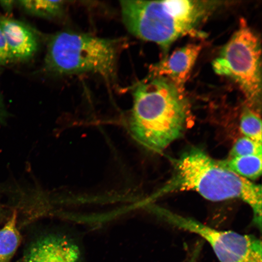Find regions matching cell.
<instances>
[{"label": "cell", "instance_id": "cell-1", "mask_svg": "<svg viewBox=\"0 0 262 262\" xmlns=\"http://www.w3.org/2000/svg\"><path fill=\"white\" fill-rule=\"evenodd\" d=\"M133 97L130 128L139 143L161 151L182 135L190 114L183 91L165 78L148 76L136 86Z\"/></svg>", "mask_w": 262, "mask_h": 262}, {"label": "cell", "instance_id": "cell-2", "mask_svg": "<svg viewBox=\"0 0 262 262\" xmlns=\"http://www.w3.org/2000/svg\"><path fill=\"white\" fill-rule=\"evenodd\" d=\"M120 2L123 21L129 32L156 43L164 53L182 36H204L198 28L219 3L191 0Z\"/></svg>", "mask_w": 262, "mask_h": 262}, {"label": "cell", "instance_id": "cell-3", "mask_svg": "<svg viewBox=\"0 0 262 262\" xmlns=\"http://www.w3.org/2000/svg\"><path fill=\"white\" fill-rule=\"evenodd\" d=\"M173 164L172 177L163 192L191 190L212 201L241 199L250 206L253 221L261 230V185L238 175L197 148L184 152Z\"/></svg>", "mask_w": 262, "mask_h": 262}, {"label": "cell", "instance_id": "cell-4", "mask_svg": "<svg viewBox=\"0 0 262 262\" xmlns=\"http://www.w3.org/2000/svg\"><path fill=\"white\" fill-rule=\"evenodd\" d=\"M116 56L114 40L63 31L49 39L44 67L55 76L91 72L110 78L115 74Z\"/></svg>", "mask_w": 262, "mask_h": 262}, {"label": "cell", "instance_id": "cell-5", "mask_svg": "<svg viewBox=\"0 0 262 262\" xmlns=\"http://www.w3.org/2000/svg\"><path fill=\"white\" fill-rule=\"evenodd\" d=\"M212 67L215 73L233 80L252 107L261 109V44L244 19L213 61Z\"/></svg>", "mask_w": 262, "mask_h": 262}, {"label": "cell", "instance_id": "cell-6", "mask_svg": "<svg viewBox=\"0 0 262 262\" xmlns=\"http://www.w3.org/2000/svg\"><path fill=\"white\" fill-rule=\"evenodd\" d=\"M161 213L171 225L197 234L206 240L220 262H262V241L255 236L217 230L166 210Z\"/></svg>", "mask_w": 262, "mask_h": 262}, {"label": "cell", "instance_id": "cell-7", "mask_svg": "<svg viewBox=\"0 0 262 262\" xmlns=\"http://www.w3.org/2000/svg\"><path fill=\"white\" fill-rule=\"evenodd\" d=\"M201 50V45L196 44L180 48L150 66L149 76L165 78L183 91Z\"/></svg>", "mask_w": 262, "mask_h": 262}, {"label": "cell", "instance_id": "cell-8", "mask_svg": "<svg viewBox=\"0 0 262 262\" xmlns=\"http://www.w3.org/2000/svg\"><path fill=\"white\" fill-rule=\"evenodd\" d=\"M79 247L68 238L59 235L40 238L30 246L22 262H81Z\"/></svg>", "mask_w": 262, "mask_h": 262}, {"label": "cell", "instance_id": "cell-9", "mask_svg": "<svg viewBox=\"0 0 262 262\" xmlns=\"http://www.w3.org/2000/svg\"><path fill=\"white\" fill-rule=\"evenodd\" d=\"M0 27L13 59L26 60L36 53L38 40L34 31L28 26L18 20L1 16Z\"/></svg>", "mask_w": 262, "mask_h": 262}, {"label": "cell", "instance_id": "cell-10", "mask_svg": "<svg viewBox=\"0 0 262 262\" xmlns=\"http://www.w3.org/2000/svg\"><path fill=\"white\" fill-rule=\"evenodd\" d=\"M262 154L250 155L219 161L225 167L248 180H255L262 174Z\"/></svg>", "mask_w": 262, "mask_h": 262}, {"label": "cell", "instance_id": "cell-11", "mask_svg": "<svg viewBox=\"0 0 262 262\" xmlns=\"http://www.w3.org/2000/svg\"><path fill=\"white\" fill-rule=\"evenodd\" d=\"M16 213L14 211L10 219L0 229V262H10L20 241L16 227Z\"/></svg>", "mask_w": 262, "mask_h": 262}, {"label": "cell", "instance_id": "cell-12", "mask_svg": "<svg viewBox=\"0 0 262 262\" xmlns=\"http://www.w3.org/2000/svg\"><path fill=\"white\" fill-rule=\"evenodd\" d=\"M17 2L28 13L47 18L61 16L65 5L63 0H25Z\"/></svg>", "mask_w": 262, "mask_h": 262}, {"label": "cell", "instance_id": "cell-13", "mask_svg": "<svg viewBox=\"0 0 262 262\" xmlns=\"http://www.w3.org/2000/svg\"><path fill=\"white\" fill-rule=\"evenodd\" d=\"M240 129L245 137L262 143V121L258 114L246 107L242 114Z\"/></svg>", "mask_w": 262, "mask_h": 262}, {"label": "cell", "instance_id": "cell-14", "mask_svg": "<svg viewBox=\"0 0 262 262\" xmlns=\"http://www.w3.org/2000/svg\"><path fill=\"white\" fill-rule=\"evenodd\" d=\"M256 154H262V143L244 136L236 141L231 149L229 158Z\"/></svg>", "mask_w": 262, "mask_h": 262}, {"label": "cell", "instance_id": "cell-15", "mask_svg": "<svg viewBox=\"0 0 262 262\" xmlns=\"http://www.w3.org/2000/svg\"><path fill=\"white\" fill-rule=\"evenodd\" d=\"M12 59L5 38L0 27V66L7 64Z\"/></svg>", "mask_w": 262, "mask_h": 262}, {"label": "cell", "instance_id": "cell-16", "mask_svg": "<svg viewBox=\"0 0 262 262\" xmlns=\"http://www.w3.org/2000/svg\"><path fill=\"white\" fill-rule=\"evenodd\" d=\"M7 113L6 112L4 104L3 103L2 98L0 92V124L5 122L7 117Z\"/></svg>", "mask_w": 262, "mask_h": 262}, {"label": "cell", "instance_id": "cell-17", "mask_svg": "<svg viewBox=\"0 0 262 262\" xmlns=\"http://www.w3.org/2000/svg\"><path fill=\"white\" fill-rule=\"evenodd\" d=\"M0 2L6 10L9 11L13 7L14 1H1Z\"/></svg>", "mask_w": 262, "mask_h": 262}, {"label": "cell", "instance_id": "cell-18", "mask_svg": "<svg viewBox=\"0 0 262 262\" xmlns=\"http://www.w3.org/2000/svg\"><path fill=\"white\" fill-rule=\"evenodd\" d=\"M195 260V258L191 257V259L190 260L189 262H194Z\"/></svg>", "mask_w": 262, "mask_h": 262}]
</instances>
